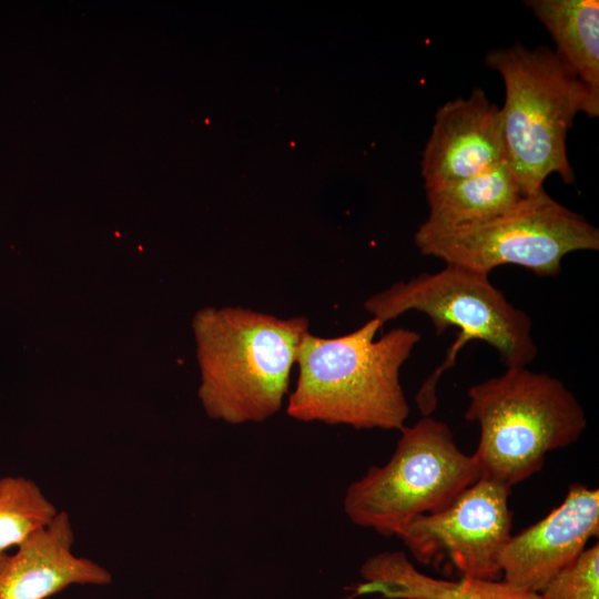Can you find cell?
<instances>
[{
  "instance_id": "cell-5",
  "label": "cell",
  "mask_w": 599,
  "mask_h": 599,
  "mask_svg": "<svg viewBox=\"0 0 599 599\" xmlns=\"http://www.w3.org/2000/svg\"><path fill=\"white\" fill-rule=\"evenodd\" d=\"M364 308L383 325L416 311L430 319L437 335L448 327L459 329L443 364L416 394L423 417L436 409L438 380L468 342L490 345L506 367H525L538 353L529 315L512 305L487 274L461 266L446 264L438 272H424L409 281L396 282L367 298Z\"/></svg>"
},
{
  "instance_id": "cell-2",
  "label": "cell",
  "mask_w": 599,
  "mask_h": 599,
  "mask_svg": "<svg viewBox=\"0 0 599 599\" xmlns=\"http://www.w3.org/2000/svg\"><path fill=\"white\" fill-rule=\"evenodd\" d=\"M195 325L206 413L233 425L275 415L288 392L308 319L235 306L204 311Z\"/></svg>"
},
{
  "instance_id": "cell-16",
  "label": "cell",
  "mask_w": 599,
  "mask_h": 599,
  "mask_svg": "<svg viewBox=\"0 0 599 599\" xmlns=\"http://www.w3.org/2000/svg\"><path fill=\"white\" fill-rule=\"evenodd\" d=\"M541 599H599V546L586 548L539 592Z\"/></svg>"
},
{
  "instance_id": "cell-13",
  "label": "cell",
  "mask_w": 599,
  "mask_h": 599,
  "mask_svg": "<svg viewBox=\"0 0 599 599\" xmlns=\"http://www.w3.org/2000/svg\"><path fill=\"white\" fill-rule=\"evenodd\" d=\"M546 27L561 63L599 98V1L526 0Z\"/></svg>"
},
{
  "instance_id": "cell-12",
  "label": "cell",
  "mask_w": 599,
  "mask_h": 599,
  "mask_svg": "<svg viewBox=\"0 0 599 599\" xmlns=\"http://www.w3.org/2000/svg\"><path fill=\"white\" fill-rule=\"evenodd\" d=\"M362 581L352 597L378 595L384 599H541L499 580L434 578L419 571L404 551L369 557L361 567Z\"/></svg>"
},
{
  "instance_id": "cell-3",
  "label": "cell",
  "mask_w": 599,
  "mask_h": 599,
  "mask_svg": "<svg viewBox=\"0 0 599 599\" xmlns=\"http://www.w3.org/2000/svg\"><path fill=\"white\" fill-rule=\"evenodd\" d=\"M485 62L504 81L499 112L505 161L524 195L545 190L552 173L572 183L567 134L579 112L598 116L599 98L545 45L529 49L517 42L490 50Z\"/></svg>"
},
{
  "instance_id": "cell-9",
  "label": "cell",
  "mask_w": 599,
  "mask_h": 599,
  "mask_svg": "<svg viewBox=\"0 0 599 599\" xmlns=\"http://www.w3.org/2000/svg\"><path fill=\"white\" fill-rule=\"evenodd\" d=\"M598 534L599 490L573 484L546 517L511 535L500 555L501 580L539 593Z\"/></svg>"
},
{
  "instance_id": "cell-10",
  "label": "cell",
  "mask_w": 599,
  "mask_h": 599,
  "mask_svg": "<svg viewBox=\"0 0 599 599\" xmlns=\"http://www.w3.org/2000/svg\"><path fill=\"white\" fill-rule=\"evenodd\" d=\"M502 161L499 108L481 89L437 110L422 159L425 189L479 174Z\"/></svg>"
},
{
  "instance_id": "cell-1",
  "label": "cell",
  "mask_w": 599,
  "mask_h": 599,
  "mask_svg": "<svg viewBox=\"0 0 599 599\" xmlns=\"http://www.w3.org/2000/svg\"><path fill=\"white\" fill-rule=\"evenodd\" d=\"M382 327L372 317L337 337L308 331L300 344L298 376L288 396L287 415L305 423L400 430L409 416L400 368L422 336L398 327L376 339Z\"/></svg>"
},
{
  "instance_id": "cell-4",
  "label": "cell",
  "mask_w": 599,
  "mask_h": 599,
  "mask_svg": "<svg viewBox=\"0 0 599 599\" xmlns=\"http://www.w3.org/2000/svg\"><path fill=\"white\" fill-rule=\"evenodd\" d=\"M465 418L477 423L473 454L479 478L511 488L541 470L546 455L576 443L587 428L577 397L557 377L525 367L469 387Z\"/></svg>"
},
{
  "instance_id": "cell-15",
  "label": "cell",
  "mask_w": 599,
  "mask_h": 599,
  "mask_svg": "<svg viewBox=\"0 0 599 599\" xmlns=\"http://www.w3.org/2000/svg\"><path fill=\"white\" fill-rule=\"evenodd\" d=\"M58 512L33 480L20 476L0 478V554L17 548Z\"/></svg>"
},
{
  "instance_id": "cell-7",
  "label": "cell",
  "mask_w": 599,
  "mask_h": 599,
  "mask_svg": "<svg viewBox=\"0 0 599 599\" xmlns=\"http://www.w3.org/2000/svg\"><path fill=\"white\" fill-rule=\"evenodd\" d=\"M414 238L423 255L487 275L501 265H518L539 276H556L567 254L599 250V230L545 190L479 222H424Z\"/></svg>"
},
{
  "instance_id": "cell-14",
  "label": "cell",
  "mask_w": 599,
  "mask_h": 599,
  "mask_svg": "<svg viewBox=\"0 0 599 599\" xmlns=\"http://www.w3.org/2000/svg\"><path fill=\"white\" fill-rule=\"evenodd\" d=\"M425 191L429 207L425 222L437 226L479 222L511 210L525 197L506 161Z\"/></svg>"
},
{
  "instance_id": "cell-11",
  "label": "cell",
  "mask_w": 599,
  "mask_h": 599,
  "mask_svg": "<svg viewBox=\"0 0 599 599\" xmlns=\"http://www.w3.org/2000/svg\"><path fill=\"white\" fill-rule=\"evenodd\" d=\"M74 534L67 511L38 530L12 555L0 554V599H48L72 585L105 586L112 575L72 552Z\"/></svg>"
},
{
  "instance_id": "cell-8",
  "label": "cell",
  "mask_w": 599,
  "mask_h": 599,
  "mask_svg": "<svg viewBox=\"0 0 599 599\" xmlns=\"http://www.w3.org/2000/svg\"><path fill=\"white\" fill-rule=\"evenodd\" d=\"M510 489L478 478L444 509L412 520L397 537L423 565L460 578L499 580L500 555L511 537Z\"/></svg>"
},
{
  "instance_id": "cell-6",
  "label": "cell",
  "mask_w": 599,
  "mask_h": 599,
  "mask_svg": "<svg viewBox=\"0 0 599 599\" xmlns=\"http://www.w3.org/2000/svg\"><path fill=\"white\" fill-rule=\"evenodd\" d=\"M479 478L474 455L430 416L404 426L390 459L352 483L344 511L357 526L397 536L415 518L437 512Z\"/></svg>"
}]
</instances>
